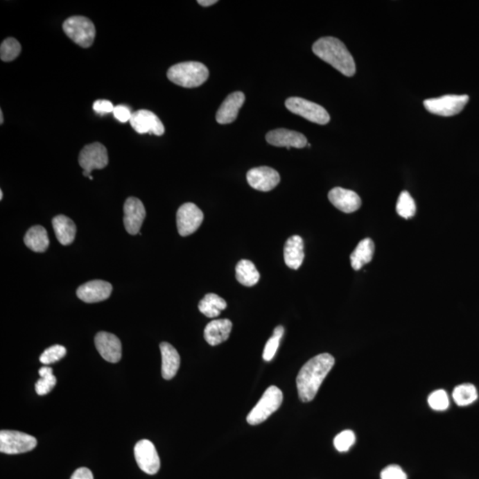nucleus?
Masks as SVG:
<instances>
[{
  "label": "nucleus",
  "mask_w": 479,
  "mask_h": 479,
  "mask_svg": "<svg viewBox=\"0 0 479 479\" xmlns=\"http://www.w3.org/2000/svg\"><path fill=\"white\" fill-rule=\"evenodd\" d=\"M335 365V358L329 354H322L311 358L304 365L297 377L298 396L301 401H312L323 381Z\"/></svg>",
  "instance_id": "obj_1"
},
{
  "label": "nucleus",
  "mask_w": 479,
  "mask_h": 479,
  "mask_svg": "<svg viewBox=\"0 0 479 479\" xmlns=\"http://www.w3.org/2000/svg\"><path fill=\"white\" fill-rule=\"evenodd\" d=\"M313 52L347 77H353L356 73L354 57L345 44L336 37H326L317 40L313 44Z\"/></svg>",
  "instance_id": "obj_2"
},
{
  "label": "nucleus",
  "mask_w": 479,
  "mask_h": 479,
  "mask_svg": "<svg viewBox=\"0 0 479 479\" xmlns=\"http://www.w3.org/2000/svg\"><path fill=\"white\" fill-rule=\"evenodd\" d=\"M209 75L207 67L198 62L177 63L167 72L170 81L185 88L200 87L207 81Z\"/></svg>",
  "instance_id": "obj_3"
},
{
  "label": "nucleus",
  "mask_w": 479,
  "mask_h": 479,
  "mask_svg": "<svg viewBox=\"0 0 479 479\" xmlns=\"http://www.w3.org/2000/svg\"><path fill=\"white\" fill-rule=\"evenodd\" d=\"M67 36L79 46L88 49L94 44L96 30L90 19L85 17H72L67 19L62 25Z\"/></svg>",
  "instance_id": "obj_4"
},
{
  "label": "nucleus",
  "mask_w": 479,
  "mask_h": 479,
  "mask_svg": "<svg viewBox=\"0 0 479 479\" xmlns=\"http://www.w3.org/2000/svg\"><path fill=\"white\" fill-rule=\"evenodd\" d=\"M282 401H284V394L281 390L276 386L269 387L258 404L250 411L247 417V421L250 425L264 423L266 419L280 408Z\"/></svg>",
  "instance_id": "obj_5"
},
{
  "label": "nucleus",
  "mask_w": 479,
  "mask_h": 479,
  "mask_svg": "<svg viewBox=\"0 0 479 479\" xmlns=\"http://www.w3.org/2000/svg\"><path fill=\"white\" fill-rule=\"evenodd\" d=\"M285 106L290 112L296 114L318 125H326L331 121V116L324 107L303 98L291 97L287 99Z\"/></svg>",
  "instance_id": "obj_6"
},
{
  "label": "nucleus",
  "mask_w": 479,
  "mask_h": 479,
  "mask_svg": "<svg viewBox=\"0 0 479 479\" xmlns=\"http://www.w3.org/2000/svg\"><path fill=\"white\" fill-rule=\"evenodd\" d=\"M468 95H444L424 101L425 109L434 115L453 116L461 113L468 103Z\"/></svg>",
  "instance_id": "obj_7"
},
{
  "label": "nucleus",
  "mask_w": 479,
  "mask_h": 479,
  "mask_svg": "<svg viewBox=\"0 0 479 479\" xmlns=\"http://www.w3.org/2000/svg\"><path fill=\"white\" fill-rule=\"evenodd\" d=\"M37 446V439L28 434L15 430H1L0 452L6 455H19L31 451Z\"/></svg>",
  "instance_id": "obj_8"
},
{
  "label": "nucleus",
  "mask_w": 479,
  "mask_h": 479,
  "mask_svg": "<svg viewBox=\"0 0 479 479\" xmlns=\"http://www.w3.org/2000/svg\"><path fill=\"white\" fill-rule=\"evenodd\" d=\"M78 162L83 168L84 176L90 177L92 171L104 169L109 164L107 148L99 142L85 146L79 155Z\"/></svg>",
  "instance_id": "obj_9"
},
{
  "label": "nucleus",
  "mask_w": 479,
  "mask_h": 479,
  "mask_svg": "<svg viewBox=\"0 0 479 479\" xmlns=\"http://www.w3.org/2000/svg\"><path fill=\"white\" fill-rule=\"evenodd\" d=\"M204 214L198 206L186 202L177 212V227L182 236H189L198 229L204 221Z\"/></svg>",
  "instance_id": "obj_10"
},
{
  "label": "nucleus",
  "mask_w": 479,
  "mask_h": 479,
  "mask_svg": "<svg viewBox=\"0 0 479 479\" xmlns=\"http://www.w3.org/2000/svg\"><path fill=\"white\" fill-rule=\"evenodd\" d=\"M134 456L139 468L148 475L157 474L160 469L159 455L154 444L148 439H142L136 444Z\"/></svg>",
  "instance_id": "obj_11"
},
{
  "label": "nucleus",
  "mask_w": 479,
  "mask_h": 479,
  "mask_svg": "<svg viewBox=\"0 0 479 479\" xmlns=\"http://www.w3.org/2000/svg\"><path fill=\"white\" fill-rule=\"evenodd\" d=\"M247 180L252 189L268 192L276 188L281 182L280 174L271 167L253 168L247 173Z\"/></svg>",
  "instance_id": "obj_12"
},
{
  "label": "nucleus",
  "mask_w": 479,
  "mask_h": 479,
  "mask_svg": "<svg viewBox=\"0 0 479 479\" xmlns=\"http://www.w3.org/2000/svg\"><path fill=\"white\" fill-rule=\"evenodd\" d=\"M130 123L136 132L139 134L149 133L162 136L164 133V126L159 117L151 111L141 110L132 113Z\"/></svg>",
  "instance_id": "obj_13"
},
{
  "label": "nucleus",
  "mask_w": 479,
  "mask_h": 479,
  "mask_svg": "<svg viewBox=\"0 0 479 479\" xmlns=\"http://www.w3.org/2000/svg\"><path fill=\"white\" fill-rule=\"evenodd\" d=\"M123 224L127 232L132 236L139 234L146 218V209L141 200L129 198L123 205Z\"/></svg>",
  "instance_id": "obj_14"
},
{
  "label": "nucleus",
  "mask_w": 479,
  "mask_h": 479,
  "mask_svg": "<svg viewBox=\"0 0 479 479\" xmlns=\"http://www.w3.org/2000/svg\"><path fill=\"white\" fill-rule=\"evenodd\" d=\"M95 347L101 356L110 363H117L122 357V344L111 333L101 331L95 336Z\"/></svg>",
  "instance_id": "obj_15"
},
{
  "label": "nucleus",
  "mask_w": 479,
  "mask_h": 479,
  "mask_svg": "<svg viewBox=\"0 0 479 479\" xmlns=\"http://www.w3.org/2000/svg\"><path fill=\"white\" fill-rule=\"evenodd\" d=\"M112 292V285L107 281L94 280L87 282L79 287L77 296L85 303H99L107 299Z\"/></svg>",
  "instance_id": "obj_16"
},
{
  "label": "nucleus",
  "mask_w": 479,
  "mask_h": 479,
  "mask_svg": "<svg viewBox=\"0 0 479 479\" xmlns=\"http://www.w3.org/2000/svg\"><path fill=\"white\" fill-rule=\"evenodd\" d=\"M266 141L275 147L303 148L307 145V139L302 133L287 129H276L266 134Z\"/></svg>",
  "instance_id": "obj_17"
},
{
  "label": "nucleus",
  "mask_w": 479,
  "mask_h": 479,
  "mask_svg": "<svg viewBox=\"0 0 479 479\" xmlns=\"http://www.w3.org/2000/svg\"><path fill=\"white\" fill-rule=\"evenodd\" d=\"M329 200L336 209L345 214H353L361 206V199L357 193L342 188L331 189L329 193Z\"/></svg>",
  "instance_id": "obj_18"
},
{
  "label": "nucleus",
  "mask_w": 479,
  "mask_h": 479,
  "mask_svg": "<svg viewBox=\"0 0 479 479\" xmlns=\"http://www.w3.org/2000/svg\"><path fill=\"white\" fill-rule=\"evenodd\" d=\"M244 101H245V95L242 92H236L228 95L218 110L216 121L220 125L233 123L237 119L238 113Z\"/></svg>",
  "instance_id": "obj_19"
},
{
  "label": "nucleus",
  "mask_w": 479,
  "mask_h": 479,
  "mask_svg": "<svg viewBox=\"0 0 479 479\" xmlns=\"http://www.w3.org/2000/svg\"><path fill=\"white\" fill-rule=\"evenodd\" d=\"M233 328L232 322L228 319L215 320L208 323L204 329V338L211 347L226 342L229 338Z\"/></svg>",
  "instance_id": "obj_20"
},
{
  "label": "nucleus",
  "mask_w": 479,
  "mask_h": 479,
  "mask_svg": "<svg viewBox=\"0 0 479 479\" xmlns=\"http://www.w3.org/2000/svg\"><path fill=\"white\" fill-rule=\"evenodd\" d=\"M162 354V376L164 379L171 380L176 376L180 366V357L175 348L169 342L160 345Z\"/></svg>",
  "instance_id": "obj_21"
},
{
  "label": "nucleus",
  "mask_w": 479,
  "mask_h": 479,
  "mask_svg": "<svg viewBox=\"0 0 479 479\" xmlns=\"http://www.w3.org/2000/svg\"><path fill=\"white\" fill-rule=\"evenodd\" d=\"M304 259V241L299 236H293L284 245V261L288 268L297 270Z\"/></svg>",
  "instance_id": "obj_22"
},
{
  "label": "nucleus",
  "mask_w": 479,
  "mask_h": 479,
  "mask_svg": "<svg viewBox=\"0 0 479 479\" xmlns=\"http://www.w3.org/2000/svg\"><path fill=\"white\" fill-rule=\"evenodd\" d=\"M53 227L59 243L67 246L74 242L77 227L71 218L58 215L53 218Z\"/></svg>",
  "instance_id": "obj_23"
},
{
  "label": "nucleus",
  "mask_w": 479,
  "mask_h": 479,
  "mask_svg": "<svg viewBox=\"0 0 479 479\" xmlns=\"http://www.w3.org/2000/svg\"><path fill=\"white\" fill-rule=\"evenodd\" d=\"M375 252V244L370 238H366L358 244L351 255V265L354 270L358 271L365 265L369 264Z\"/></svg>",
  "instance_id": "obj_24"
},
{
  "label": "nucleus",
  "mask_w": 479,
  "mask_h": 479,
  "mask_svg": "<svg viewBox=\"0 0 479 479\" xmlns=\"http://www.w3.org/2000/svg\"><path fill=\"white\" fill-rule=\"evenodd\" d=\"M24 243L34 252H44L49 246V234L43 227L34 226L25 234Z\"/></svg>",
  "instance_id": "obj_25"
},
{
  "label": "nucleus",
  "mask_w": 479,
  "mask_h": 479,
  "mask_svg": "<svg viewBox=\"0 0 479 479\" xmlns=\"http://www.w3.org/2000/svg\"><path fill=\"white\" fill-rule=\"evenodd\" d=\"M236 280L246 287H253L258 284L260 274L255 265L250 260L243 259L238 263L236 268Z\"/></svg>",
  "instance_id": "obj_26"
},
{
  "label": "nucleus",
  "mask_w": 479,
  "mask_h": 479,
  "mask_svg": "<svg viewBox=\"0 0 479 479\" xmlns=\"http://www.w3.org/2000/svg\"><path fill=\"white\" fill-rule=\"evenodd\" d=\"M227 302L218 295L209 293L202 298L198 304L200 312L208 318H215L222 311L227 308Z\"/></svg>",
  "instance_id": "obj_27"
},
{
  "label": "nucleus",
  "mask_w": 479,
  "mask_h": 479,
  "mask_svg": "<svg viewBox=\"0 0 479 479\" xmlns=\"http://www.w3.org/2000/svg\"><path fill=\"white\" fill-rule=\"evenodd\" d=\"M453 398L459 407H465L477 401V389L471 383H463L453 390Z\"/></svg>",
  "instance_id": "obj_28"
},
{
  "label": "nucleus",
  "mask_w": 479,
  "mask_h": 479,
  "mask_svg": "<svg viewBox=\"0 0 479 479\" xmlns=\"http://www.w3.org/2000/svg\"><path fill=\"white\" fill-rule=\"evenodd\" d=\"M39 374L41 378L36 383L35 389L40 396L49 394L56 385V378L53 376L52 367H41Z\"/></svg>",
  "instance_id": "obj_29"
},
{
  "label": "nucleus",
  "mask_w": 479,
  "mask_h": 479,
  "mask_svg": "<svg viewBox=\"0 0 479 479\" xmlns=\"http://www.w3.org/2000/svg\"><path fill=\"white\" fill-rule=\"evenodd\" d=\"M397 214L404 218L414 217L417 212V206L413 198L407 191H403L399 196L396 205Z\"/></svg>",
  "instance_id": "obj_30"
},
{
  "label": "nucleus",
  "mask_w": 479,
  "mask_h": 479,
  "mask_svg": "<svg viewBox=\"0 0 479 479\" xmlns=\"http://www.w3.org/2000/svg\"><path fill=\"white\" fill-rule=\"evenodd\" d=\"M21 47L20 43L12 37L3 41L0 46V58L3 62H12L20 55Z\"/></svg>",
  "instance_id": "obj_31"
},
{
  "label": "nucleus",
  "mask_w": 479,
  "mask_h": 479,
  "mask_svg": "<svg viewBox=\"0 0 479 479\" xmlns=\"http://www.w3.org/2000/svg\"><path fill=\"white\" fill-rule=\"evenodd\" d=\"M428 403L433 410L445 411L449 408L448 395L444 390H437L430 393L428 398Z\"/></svg>",
  "instance_id": "obj_32"
},
{
  "label": "nucleus",
  "mask_w": 479,
  "mask_h": 479,
  "mask_svg": "<svg viewBox=\"0 0 479 479\" xmlns=\"http://www.w3.org/2000/svg\"><path fill=\"white\" fill-rule=\"evenodd\" d=\"M67 350L62 345H55L46 349L40 358V363L44 365H50L57 363L65 356Z\"/></svg>",
  "instance_id": "obj_33"
},
{
  "label": "nucleus",
  "mask_w": 479,
  "mask_h": 479,
  "mask_svg": "<svg viewBox=\"0 0 479 479\" xmlns=\"http://www.w3.org/2000/svg\"><path fill=\"white\" fill-rule=\"evenodd\" d=\"M354 443L355 434L350 430L342 431L334 439V446L339 452H347Z\"/></svg>",
  "instance_id": "obj_34"
},
{
  "label": "nucleus",
  "mask_w": 479,
  "mask_h": 479,
  "mask_svg": "<svg viewBox=\"0 0 479 479\" xmlns=\"http://www.w3.org/2000/svg\"><path fill=\"white\" fill-rule=\"evenodd\" d=\"M381 479H408V476L399 465H390L381 472Z\"/></svg>",
  "instance_id": "obj_35"
},
{
  "label": "nucleus",
  "mask_w": 479,
  "mask_h": 479,
  "mask_svg": "<svg viewBox=\"0 0 479 479\" xmlns=\"http://www.w3.org/2000/svg\"><path fill=\"white\" fill-rule=\"evenodd\" d=\"M280 341L281 338L272 336L268 342H266L264 353H263V358H264L265 361H270L272 360V358L275 357L276 351L278 350L279 345H280Z\"/></svg>",
  "instance_id": "obj_36"
},
{
  "label": "nucleus",
  "mask_w": 479,
  "mask_h": 479,
  "mask_svg": "<svg viewBox=\"0 0 479 479\" xmlns=\"http://www.w3.org/2000/svg\"><path fill=\"white\" fill-rule=\"evenodd\" d=\"M114 116L116 120H119L120 123H126L131 120L132 115L131 110L125 105H119V106L115 107V110L113 111Z\"/></svg>",
  "instance_id": "obj_37"
},
{
  "label": "nucleus",
  "mask_w": 479,
  "mask_h": 479,
  "mask_svg": "<svg viewBox=\"0 0 479 479\" xmlns=\"http://www.w3.org/2000/svg\"><path fill=\"white\" fill-rule=\"evenodd\" d=\"M114 110H115V107L110 101L99 100L94 103V110L99 115L113 112Z\"/></svg>",
  "instance_id": "obj_38"
},
{
  "label": "nucleus",
  "mask_w": 479,
  "mask_h": 479,
  "mask_svg": "<svg viewBox=\"0 0 479 479\" xmlns=\"http://www.w3.org/2000/svg\"><path fill=\"white\" fill-rule=\"evenodd\" d=\"M71 479H94V475L87 468H79L73 473Z\"/></svg>",
  "instance_id": "obj_39"
},
{
  "label": "nucleus",
  "mask_w": 479,
  "mask_h": 479,
  "mask_svg": "<svg viewBox=\"0 0 479 479\" xmlns=\"http://www.w3.org/2000/svg\"><path fill=\"white\" fill-rule=\"evenodd\" d=\"M284 326H276V328L275 329L274 335H272V336H276V338H279L281 339L282 336H284Z\"/></svg>",
  "instance_id": "obj_40"
},
{
  "label": "nucleus",
  "mask_w": 479,
  "mask_h": 479,
  "mask_svg": "<svg viewBox=\"0 0 479 479\" xmlns=\"http://www.w3.org/2000/svg\"><path fill=\"white\" fill-rule=\"evenodd\" d=\"M217 0H198V3L202 6H211L217 3Z\"/></svg>",
  "instance_id": "obj_41"
},
{
  "label": "nucleus",
  "mask_w": 479,
  "mask_h": 479,
  "mask_svg": "<svg viewBox=\"0 0 479 479\" xmlns=\"http://www.w3.org/2000/svg\"><path fill=\"white\" fill-rule=\"evenodd\" d=\"M3 123H4V116H3V111H0V123L3 125Z\"/></svg>",
  "instance_id": "obj_42"
},
{
  "label": "nucleus",
  "mask_w": 479,
  "mask_h": 479,
  "mask_svg": "<svg viewBox=\"0 0 479 479\" xmlns=\"http://www.w3.org/2000/svg\"><path fill=\"white\" fill-rule=\"evenodd\" d=\"M2 199H3V192L1 190V191H0V200H2Z\"/></svg>",
  "instance_id": "obj_43"
}]
</instances>
